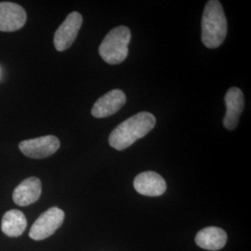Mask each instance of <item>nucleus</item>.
Wrapping results in <instances>:
<instances>
[{
  "instance_id": "nucleus-6",
  "label": "nucleus",
  "mask_w": 251,
  "mask_h": 251,
  "mask_svg": "<svg viewBox=\"0 0 251 251\" xmlns=\"http://www.w3.org/2000/svg\"><path fill=\"white\" fill-rule=\"evenodd\" d=\"M83 18L80 13L71 12L54 35L53 43L58 51H64L72 46L80 30Z\"/></svg>"
},
{
  "instance_id": "nucleus-4",
  "label": "nucleus",
  "mask_w": 251,
  "mask_h": 251,
  "mask_svg": "<svg viewBox=\"0 0 251 251\" xmlns=\"http://www.w3.org/2000/svg\"><path fill=\"white\" fill-rule=\"evenodd\" d=\"M64 212L59 207H50L44 213L38 217V219L32 225L29 236L33 240H43L52 235L63 225Z\"/></svg>"
},
{
  "instance_id": "nucleus-9",
  "label": "nucleus",
  "mask_w": 251,
  "mask_h": 251,
  "mask_svg": "<svg viewBox=\"0 0 251 251\" xmlns=\"http://www.w3.org/2000/svg\"><path fill=\"white\" fill-rule=\"evenodd\" d=\"M133 185L139 194L145 197H160L167 190L165 179L153 171H145L137 175Z\"/></svg>"
},
{
  "instance_id": "nucleus-12",
  "label": "nucleus",
  "mask_w": 251,
  "mask_h": 251,
  "mask_svg": "<svg viewBox=\"0 0 251 251\" xmlns=\"http://www.w3.org/2000/svg\"><path fill=\"white\" fill-rule=\"evenodd\" d=\"M195 240L201 249L206 251H220L227 242V234L219 227H206L198 232Z\"/></svg>"
},
{
  "instance_id": "nucleus-13",
  "label": "nucleus",
  "mask_w": 251,
  "mask_h": 251,
  "mask_svg": "<svg viewBox=\"0 0 251 251\" xmlns=\"http://www.w3.org/2000/svg\"><path fill=\"white\" fill-rule=\"evenodd\" d=\"M26 218L18 209H11L5 213L1 223L2 232L9 237H18L25 231Z\"/></svg>"
},
{
  "instance_id": "nucleus-11",
  "label": "nucleus",
  "mask_w": 251,
  "mask_h": 251,
  "mask_svg": "<svg viewBox=\"0 0 251 251\" xmlns=\"http://www.w3.org/2000/svg\"><path fill=\"white\" fill-rule=\"evenodd\" d=\"M42 191L40 179L36 177H30L23 180L15 188L12 198L16 205L26 206L36 202Z\"/></svg>"
},
{
  "instance_id": "nucleus-5",
  "label": "nucleus",
  "mask_w": 251,
  "mask_h": 251,
  "mask_svg": "<svg viewBox=\"0 0 251 251\" xmlns=\"http://www.w3.org/2000/svg\"><path fill=\"white\" fill-rule=\"evenodd\" d=\"M60 146L59 139L52 135L25 140L19 144L21 152L33 159H42L50 156L59 150Z\"/></svg>"
},
{
  "instance_id": "nucleus-1",
  "label": "nucleus",
  "mask_w": 251,
  "mask_h": 251,
  "mask_svg": "<svg viewBox=\"0 0 251 251\" xmlns=\"http://www.w3.org/2000/svg\"><path fill=\"white\" fill-rule=\"evenodd\" d=\"M155 123L156 120L153 115L148 112H141L117 126L109 136V144L118 151L125 150L136 141L148 134Z\"/></svg>"
},
{
  "instance_id": "nucleus-10",
  "label": "nucleus",
  "mask_w": 251,
  "mask_h": 251,
  "mask_svg": "<svg viewBox=\"0 0 251 251\" xmlns=\"http://www.w3.org/2000/svg\"><path fill=\"white\" fill-rule=\"evenodd\" d=\"M226 114L224 118V126L229 130L234 129L239 122V117L242 114L245 105L242 90L233 87L227 91L225 95Z\"/></svg>"
},
{
  "instance_id": "nucleus-2",
  "label": "nucleus",
  "mask_w": 251,
  "mask_h": 251,
  "mask_svg": "<svg viewBox=\"0 0 251 251\" xmlns=\"http://www.w3.org/2000/svg\"><path fill=\"white\" fill-rule=\"evenodd\" d=\"M203 44L208 49H216L222 45L227 36V21L220 1L206 2L201 22Z\"/></svg>"
},
{
  "instance_id": "nucleus-3",
  "label": "nucleus",
  "mask_w": 251,
  "mask_h": 251,
  "mask_svg": "<svg viewBox=\"0 0 251 251\" xmlns=\"http://www.w3.org/2000/svg\"><path fill=\"white\" fill-rule=\"evenodd\" d=\"M131 33L126 26H117L112 29L100 45L99 53L108 64L122 63L128 54V44Z\"/></svg>"
},
{
  "instance_id": "nucleus-7",
  "label": "nucleus",
  "mask_w": 251,
  "mask_h": 251,
  "mask_svg": "<svg viewBox=\"0 0 251 251\" xmlns=\"http://www.w3.org/2000/svg\"><path fill=\"white\" fill-rule=\"evenodd\" d=\"M25 10L12 2H0V31L14 32L25 25Z\"/></svg>"
},
{
  "instance_id": "nucleus-8",
  "label": "nucleus",
  "mask_w": 251,
  "mask_h": 251,
  "mask_svg": "<svg viewBox=\"0 0 251 251\" xmlns=\"http://www.w3.org/2000/svg\"><path fill=\"white\" fill-rule=\"evenodd\" d=\"M125 93L120 90H113L96 100L91 109L92 116L104 118L117 113L126 103Z\"/></svg>"
}]
</instances>
